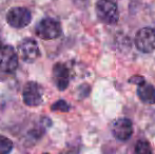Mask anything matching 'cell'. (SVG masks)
<instances>
[{
  "instance_id": "obj_7",
  "label": "cell",
  "mask_w": 155,
  "mask_h": 154,
  "mask_svg": "<svg viewBox=\"0 0 155 154\" xmlns=\"http://www.w3.org/2000/svg\"><path fill=\"white\" fill-rule=\"evenodd\" d=\"M22 100L29 107H37L42 103V88L37 82L25 84L22 90Z\"/></svg>"
},
{
  "instance_id": "obj_16",
  "label": "cell",
  "mask_w": 155,
  "mask_h": 154,
  "mask_svg": "<svg viewBox=\"0 0 155 154\" xmlns=\"http://www.w3.org/2000/svg\"><path fill=\"white\" fill-rule=\"evenodd\" d=\"M1 43H2V42H1V39H0V48L2 47V44H1Z\"/></svg>"
},
{
  "instance_id": "obj_11",
  "label": "cell",
  "mask_w": 155,
  "mask_h": 154,
  "mask_svg": "<svg viewBox=\"0 0 155 154\" xmlns=\"http://www.w3.org/2000/svg\"><path fill=\"white\" fill-rule=\"evenodd\" d=\"M13 149V143L10 138L0 134V154H8Z\"/></svg>"
},
{
  "instance_id": "obj_10",
  "label": "cell",
  "mask_w": 155,
  "mask_h": 154,
  "mask_svg": "<svg viewBox=\"0 0 155 154\" xmlns=\"http://www.w3.org/2000/svg\"><path fill=\"white\" fill-rule=\"evenodd\" d=\"M137 95L143 103L148 105H154L155 103V88L151 84L143 82L137 87Z\"/></svg>"
},
{
  "instance_id": "obj_14",
  "label": "cell",
  "mask_w": 155,
  "mask_h": 154,
  "mask_svg": "<svg viewBox=\"0 0 155 154\" xmlns=\"http://www.w3.org/2000/svg\"><path fill=\"white\" fill-rule=\"evenodd\" d=\"M72 1H73L74 4L79 8H87V6H88V3H89V0H72Z\"/></svg>"
},
{
  "instance_id": "obj_5",
  "label": "cell",
  "mask_w": 155,
  "mask_h": 154,
  "mask_svg": "<svg viewBox=\"0 0 155 154\" xmlns=\"http://www.w3.org/2000/svg\"><path fill=\"white\" fill-rule=\"evenodd\" d=\"M135 45L143 53H151L155 50V29L146 27L135 36Z\"/></svg>"
},
{
  "instance_id": "obj_8",
  "label": "cell",
  "mask_w": 155,
  "mask_h": 154,
  "mask_svg": "<svg viewBox=\"0 0 155 154\" xmlns=\"http://www.w3.org/2000/svg\"><path fill=\"white\" fill-rule=\"evenodd\" d=\"M112 133L114 137L121 142H126L133 134V125L129 118H117L112 125Z\"/></svg>"
},
{
  "instance_id": "obj_17",
  "label": "cell",
  "mask_w": 155,
  "mask_h": 154,
  "mask_svg": "<svg viewBox=\"0 0 155 154\" xmlns=\"http://www.w3.org/2000/svg\"><path fill=\"white\" fill-rule=\"evenodd\" d=\"M43 154H50V153H43Z\"/></svg>"
},
{
  "instance_id": "obj_4",
  "label": "cell",
  "mask_w": 155,
  "mask_h": 154,
  "mask_svg": "<svg viewBox=\"0 0 155 154\" xmlns=\"http://www.w3.org/2000/svg\"><path fill=\"white\" fill-rule=\"evenodd\" d=\"M32 21V15L28 8L17 6L12 8L6 14V22L15 29H22L29 25Z\"/></svg>"
},
{
  "instance_id": "obj_13",
  "label": "cell",
  "mask_w": 155,
  "mask_h": 154,
  "mask_svg": "<svg viewBox=\"0 0 155 154\" xmlns=\"http://www.w3.org/2000/svg\"><path fill=\"white\" fill-rule=\"evenodd\" d=\"M70 105L67 103L65 100H57L56 103H54L53 105L51 106L52 111H60V112H69L70 111Z\"/></svg>"
},
{
  "instance_id": "obj_6",
  "label": "cell",
  "mask_w": 155,
  "mask_h": 154,
  "mask_svg": "<svg viewBox=\"0 0 155 154\" xmlns=\"http://www.w3.org/2000/svg\"><path fill=\"white\" fill-rule=\"evenodd\" d=\"M18 53L23 61L27 64H32L36 61L40 56V50L34 39L25 38L19 43Z\"/></svg>"
},
{
  "instance_id": "obj_1",
  "label": "cell",
  "mask_w": 155,
  "mask_h": 154,
  "mask_svg": "<svg viewBox=\"0 0 155 154\" xmlns=\"http://www.w3.org/2000/svg\"><path fill=\"white\" fill-rule=\"evenodd\" d=\"M95 11L98 19L106 25H115L119 19L118 8L113 0H98Z\"/></svg>"
},
{
  "instance_id": "obj_2",
  "label": "cell",
  "mask_w": 155,
  "mask_h": 154,
  "mask_svg": "<svg viewBox=\"0 0 155 154\" xmlns=\"http://www.w3.org/2000/svg\"><path fill=\"white\" fill-rule=\"evenodd\" d=\"M35 32H36V35L41 39L52 40L61 35V25L58 20L47 17L39 21Z\"/></svg>"
},
{
  "instance_id": "obj_9",
  "label": "cell",
  "mask_w": 155,
  "mask_h": 154,
  "mask_svg": "<svg viewBox=\"0 0 155 154\" xmlns=\"http://www.w3.org/2000/svg\"><path fill=\"white\" fill-rule=\"evenodd\" d=\"M52 76L54 84L59 91H64L68 88L70 84V72L64 64L57 62L54 64Z\"/></svg>"
},
{
  "instance_id": "obj_3",
  "label": "cell",
  "mask_w": 155,
  "mask_h": 154,
  "mask_svg": "<svg viewBox=\"0 0 155 154\" xmlns=\"http://www.w3.org/2000/svg\"><path fill=\"white\" fill-rule=\"evenodd\" d=\"M18 68V55L11 45L0 48V71L5 74H13Z\"/></svg>"
},
{
  "instance_id": "obj_15",
  "label": "cell",
  "mask_w": 155,
  "mask_h": 154,
  "mask_svg": "<svg viewBox=\"0 0 155 154\" xmlns=\"http://www.w3.org/2000/svg\"><path fill=\"white\" fill-rule=\"evenodd\" d=\"M145 81H146V80L143 79V77H141V76H133L130 79V82H132V84H136L137 86L143 84Z\"/></svg>"
},
{
  "instance_id": "obj_12",
  "label": "cell",
  "mask_w": 155,
  "mask_h": 154,
  "mask_svg": "<svg viewBox=\"0 0 155 154\" xmlns=\"http://www.w3.org/2000/svg\"><path fill=\"white\" fill-rule=\"evenodd\" d=\"M135 154H153L150 144L146 140H139L135 146Z\"/></svg>"
}]
</instances>
